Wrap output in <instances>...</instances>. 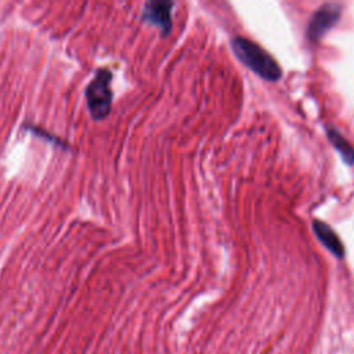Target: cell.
Returning a JSON list of instances; mask_svg holds the SVG:
<instances>
[{
    "mask_svg": "<svg viewBox=\"0 0 354 354\" xmlns=\"http://www.w3.org/2000/svg\"><path fill=\"white\" fill-rule=\"evenodd\" d=\"M231 47L235 55L254 73L266 80H278L282 71L278 62L261 46L242 36H235L231 40Z\"/></svg>",
    "mask_w": 354,
    "mask_h": 354,
    "instance_id": "1",
    "label": "cell"
},
{
    "mask_svg": "<svg viewBox=\"0 0 354 354\" xmlns=\"http://www.w3.org/2000/svg\"><path fill=\"white\" fill-rule=\"evenodd\" d=\"M112 73L108 68H101L95 72V76L86 87L87 106L94 119H104L108 116L112 106V90H111Z\"/></svg>",
    "mask_w": 354,
    "mask_h": 354,
    "instance_id": "2",
    "label": "cell"
},
{
    "mask_svg": "<svg viewBox=\"0 0 354 354\" xmlns=\"http://www.w3.org/2000/svg\"><path fill=\"white\" fill-rule=\"evenodd\" d=\"M342 7L335 3L321 6L311 17L307 26V37L311 41H318L340 18Z\"/></svg>",
    "mask_w": 354,
    "mask_h": 354,
    "instance_id": "3",
    "label": "cell"
},
{
    "mask_svg": "<svg viewBox=\"0 0 354 354\" xmlns=\"http://www.w3.org/2000/svg\"><path fill=\"white\" fill-rule=\"evenodd\" d=\"M171 8L173 3L170 1H149L144 7L142 17L166 35L171 29Z\"/></svg>",
    "mask_w": 354,
    "mask_h": 354,
    "instance_id": "4",
    "label": "cell"
},
{
    "mask_svg": "<svg viewBox=\"0 0 354 354\" xmlns=\"http://www.w3.org/2000/svg\"><path fill=\"white\" fill-rule=\"evenodd\" d=\"M313 230L317 235V238L336 256V257H343L344 254V246L340 241V238L336 235V232L325 223L319 220L313 221Z\"/></svg>",
    "mask_w": 354,
    "mask_h": 354,
    "instance_id": "5",
    "label": "cell"
},
{
    "mask_svg": "<svg viewBox=\"0 0 354 354\" xmlns=\"http://www.w3.org/2000/svg\"><path fill=\"white\" fill-rule=\"evenodd\" d=\"M328 138L332 145L339 151L340 156L347 165L354 163V147L337 131L333 129H328Z\"/></svg>",
    "mask_w": 354,
    "mask_h": 354,
    "instance_id": "6",
    "label": "cell"
}]
</instances>
